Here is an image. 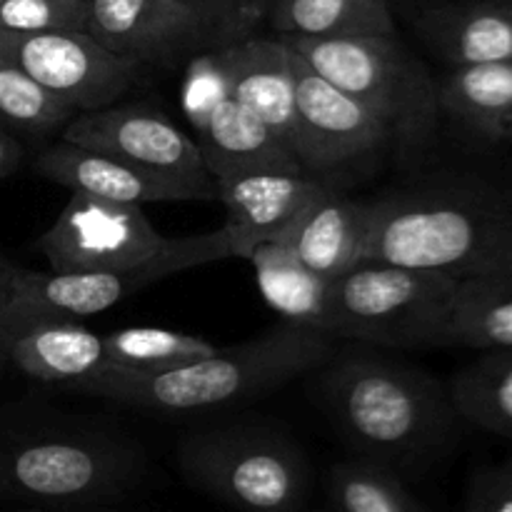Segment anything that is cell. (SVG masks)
Listing matches in <instances>:
<instances>
[{"mask_svg": "<svg viewBox=\"0 0 512 512\" xmlns=\"http://www.w3.org/2000/svg\"><path fill=\"white\" fill-rule=\"evenodd\" d=\"M8 363L38 383L63 385L65 390L108 368L103 335L78 320H48L18 330Z\"/></svg>", "mask_w": 512, "mask_h": 512, "instance_id": "obj_20", "label": "cell"}, {"mask_svg": "<svg viewBox=\"0 0 512 512\" xmlns=\"http://www.w3.org/2000/svg\"><path fill=\"white\" fill-rule=\"evenodd\" d=\"M35 168L43 178L63 185L70 193L90 198L113 200V203L145 205L175 203V200H198L185 185L145 173L118 158L68 143L60 138L35 158Z\"/></svg>", "mask_w": 512, "mask_h": 512, "instance_id": "obj_17", "label": "cell"}, {"mask_svg": "<svg viewBox=\"0 0 512 512\" xmlns=\"http://www.w3.org/2000/svg\"><path fill=\"white\" fill-rule=\"evenodd\" d=\"M60 138L185 185L198 200L215 198V180L205 168L198 143L150 105L113 103L75 113L60 130Z\"/></svg>", "mask_w": 512, "mask_h": 512, "instance_id": "obj_10", "label": "cell"}, {"mask_svg": "<svg viewBox=\"0 0 512 512\" xmlns=\"http://www.w3.org/2000/svg\"><path fill=\"white\" fill-rule=\"evenodd\" d=\"M70 512H110V510H103L98 505V508H80V510H70Z\"/></svg>", "mask_w": 512, "mask_h": 512, "instance_id": "obj_36", "label": "cell"}, {"mask_svg": "<svg viewBox=\"0 0 512 512\" xmlns=\"http://www.w3.org/2000/svg\"><path fill=\"white\" fill-rule=\"evenodd\" d=\"M363 260L455 280L512 273V198L458 175L395 185L370 200Z\"/></svg>", "mask_w": 512, "mask_h": 512, "instance_id": "obj_1", "label": "cell"}, {"mask_svg": "<svg viewBox=\"0 0 512 512\" xmlns=\"http://www.w3.org/2000/svg\"><path fill=\"white\" fill-rule=\"evenodd\" d=\"M183 105L213 180L255 170H303L293 150L225 90L208 53L190 63Z\"/></svg>", "mask_w": 512, "mask_h": 512, "instance_id": "obj_12", "label": "cell"}, {"mask_svg": "<svg viewBox=\"0 0 512 512\" xmlns=\"http://www.w3.org/2000/svg\"><path fill=\"white\" fill-rule=\"evenodd\" d=\"M75 110L35 83L30 75L0 58V123L33 138H45L65 128Z\"/></svg>", "mask_w": 512, "mask_h": 512, "instance_id": "obj_28", "label": "cell"}, {"mask_svg": "<svg viewBox=\"0 0 512 512\" xmlns=\"http://www.w3.org/2000/svg\"><path fill=\"white\" fill-rule=\"evenodd\" d=\"M0 58L30 75L75 113L118 103L143 73V65L105 50L85 30H0Z\"/></svg>", "mask_w": 512, "mask_h": 512, "instance_id": "obj_11", "label": "cell"}, {"mask_svg": "<svg viewBox=\"0 0 512 512\" xmlns=\"http://www.w3.org/2000/svg\"><path fill=\"white\" fill-rule=\"evenodd\" d=\"M175 3L200 20L215 45L243 38L240 33L255 20L248 0H175Z\"/></svg>", "mask_w": 512, "mask_h": 512, "instance_id": "obj_30", "label": "cell"}, {"mask_svg": "<svg viewBox=\"0 0 512 512\" xmlns=\"http://www.w3.org/2000/svg\"><path fill=\"white\" fill-rule=\"evenodd\" d=\"M445 345L512 348V273L460 280L445 325Z\"/></svg>", "mask_w": 512, "mask_h": 512, "instance_id": "obj_24", "label": "cell"}, {"mask_svg": "<svg viewBox=\"0 0 512 512\" xmlns=\"http://www.w3.org/2000/svg\"><path fill=\"white\" fill-rule=\"evenodd\" d=\"M255 270V283L265 303L283 320L308 325L323 333L325 298L330 280L305 268L298 255L283 240L263 243L248 255Z\"/></svg>", "mask_w": 512, "mask_h": 512, "instance_id": "obj_23", "label": "cell"}, {"mask_svg": "<svg viewBox=\"0 0 512 512\" xmlns=\"http://www.w3.org/2000/svg\"><path fill=\"white\" fill-rule=\"evenodd\" d=\"M323 368L325 403L358 458L403 478L443 453L455 410L433 375L365 348L335 350Z\"/></svg>", "mask_w": 512, "mask_h": 512, "instance_id": "obj_2", "label": "cell"}, {"mask_svg": "<svg viewBox=\"0 0 512 512\" xmlns=\"http://www.w3.org/2000/svg\"><path fill=\"white\" fill-rule=\"evenodd\" d=\"M325 512H433L393 470L353 458L333 465L325 485Z\"/></svg>", "mask_w": 512, "mask_h": 512, "instance_id": "obj_27", "label": "cell"}, {"mask_svg": "<svg viewBox=\"0 0 512 512\" xmlns=\"http://www.w3.org/2000/svg\"><path fill=\"white\" fill-rule=\"evenodd\" d=\"M85 0H0V30L55 33L85 30Z\"/></svg>", "mask_w": 512, "mask_h": 512, "instance_id": "obj_29", "label": "cell"}, {"mask_svg": "<svg viewBox=\"0 0 512 512\" xmlns=\"http://www.w3.org/2000/svg\"><path fill=\"white\" fill-rule=\"evenodd\" d=\"M443 118L488 143H512V60L453 65L438 78Z\"/></svg>", "mask_w": 512, "mask_h": 512, "instance_id": "obj_21", "label": "cell"}, {"mask_svg": "<svg viewBox=\"0 0 512 512\" xmlns=\"http://www.w3.org/2000/svg\"><path fill=\"white\" fill-rule=\"evenodd\" d=\"M465 512H512V460L488 465L473 475Z\"/></svg>", "mask_w": 512, "mask_h": 512, "instance_id": "obj_31", "label": "cell"}, {"mask_svg": "<svg viewBox=\"0 0 512 512\" xmlns=\"http://www.w3.org/2000/svg\"><path fill=\"white\" fill-rule=\"evenodd\" d=\"M178 468L193 488L240 512H303L310 473L298 445L258 425L190 430Z\"/></svg>", "mask_w": 512, "mask_h": 512, "instance_id": "obj_7", "label": "cell"}, {"mask_svg": "<svg viewBox=\"0 0 512 512\" xmlns=\"http://www.w3.org/2000/svg\"><path fill=\"white\" fill-rule=\"evenodd\" d=\"M420 40L448 68L512 60V0H458L423 10Z\"/></svg>", "mask_w": 512, "mask_h": 512, "instance_id": "obj_18", "label": "cell"}, {"mask_svg": "<svg viewBox=\"0 0 512 512\" xmlns=\"http://www.w3.org/2000/svg\"><path fill=\"white\" fill-rule=\"evenodd\" d=\"M370 233V200H355L343 188L325 193L283 238L300 263L333 280L363 263Z\"/></svg>", "mask_w": 512, "mask_h": 512, "instance_id": "obj_19", "label": "cell"}, {"mask_svg": "<svg viewBox=\"0 0 512 512\" xmlns=\"http://www.w3.org/2000/svg\"><path fill=\"white\" fill-rule=\"evenodd\" d=\"M333 188H340L338 180L305 170H255L215 180V198L228 213L225 228L233 238L235 258L248 260L258 245L283 240Z\"/></svg>", "mask_w": 512, "mask_h": 512, "instance_id": "obj_14", "label": "cell"}, {"mask_svg": "<svg viewBox=\"0 0 512 512\" xmlns=\"http://www.w3.org/2000/svg\"><path fill=\"white\" fill-rule=\"evenodd\" d=\"M235 258L228 228L215 233L168 238L165 248L148 263L125 270H70V273H38L18 268L0 318L15 330L48 320H85L115 308L148 285L183 273L188 268Z\"/></svg>", "mask_w": 512, "mask_h": 512, "instance_id": "obj_8", "label": "cell"}, {"mask_svg": "<svg viewBox=\"0 0 512 512\" xmlns=\"http://www.w3.org/2000/svg\"><path fill=\"white\" fill-rule=\"evenodd\" d=\"M103 345L108 368L133 375L160 373V370L205 358L220 348L205 340L203 335L153 328V325H133V328L105 333Z\"/></svg>", "mask_w": 512, "mask_h": 512, "instance_id": "obj_26", "label": "cell"}, {"mask_svg": "<svg viewBox=\"0 0 512 512\" xmlns=\"http://www.w3.org/2000/svg\"><path fill=\"white\" fill-rule=\"evenodd\" d=\"M3 365H5V363H0V370H3Z\"/></svg>", "mask_w": 512, "mask_h": 512, "instance_id": "obj_38", "label": "cell"}, {"mask_svg": "<svg viewBox=\"0 0 512 512\" xmlns=\"http://www.w3.org/2000/svg\"><path fill=\"white\" fill-rule=\"evenodd\" d=\"M263 3L265 0H248V5H250V10H253L255 18H260V15H263Z\"/></svg>", "mask_w": 512, "mask_h": 512, "instance_id": "obj_35", "label": "cell"}, {"mask_svg": "<svg viewBox=\"0 0 512 512\" xmlns=\"http://www.w3.org/2000/svg\"><path fill=\"white\" fill-rule=\"evenodd\" d=\"M148 460L110 425L50 413L0 428V500L35 508H98L135 490Z\"/></svg>", "mask_w": 512, "mask_h": 512, "instance_id": "obj_4", "label": "cell"}, {"mask_svg": "<svg viewBox=\"0 0 512 512\" xmlns=\"http://www.w3.org/2000/svg\"><path fill=\"white\" fill-rule=\"evenodd\" d=\"M208 55L225 90L293 150L295 75L288 40L248 35L215 45Z\"/></svg>", "mask_w": 512, "mask_h": 512, "instance_id": "obj_16", "label": "cell"}, {"mask_svg": "<svg viewBox=\"0 0 512 512\" xmlns=\"http://www.w3.org/2000/svg\"><path fill=\"white\" fill-rule=\"evenodd\" d=\"M85 33L133 63H163L213 43L193 13L175 0H85Z\"/></svg>", "mask_w": 512, "mask_h": 512, "instance_id": "obj_15", "label": "cell"}, {"mask_svg": "<svg viewBox=\"0 0 512 512\" xmlns=\"http://www.w3.org/2000/svg\"><path fill=\"white\" fill-rule=\"evenodd\" d=\"M295 143L300 168L310 175L343 180L380 155L395 153L383 120L375 118L353 95L315 73L293 50Z\"/></svg>", "mask_w": 512, "mask_h": 512, "instance_id": "obj_9", "label": "cell"}, {"mask_svg": "<svg viewBox=\"0 0 512 512\" xmlns=\"http://www.w3.org/2000/svg\"><path fill=\"white\" fill-rule=\"evenodd\" d=\"M448 395L465 423L512 438V348L483 350L478 360L455 373Z\"/></svg>", "mask_w": 512, "mask_h": 512, "instance_id": "obj_25", "label": "cell"}, {"mask_svg": "<svg viewBox=\"0 0 512 512\" xmlns=\"http://www.w3.org/2000/svg\"><path fill=\"white\" fill-rule=\"evenodd\" d=\"M263 15L285 40L395 35L388 0H265Z\"/></svg>", "mask_w": 512, "mask_h": 512, "instance_id": "obj_22", "label": "cell"}, {"mask_svg": "<svg viewBox=\"0 0 512 512\" xmlns=\"http://www.w3.org/2000/svg\"><path fill=\"white\" fill-rule=\"evenodd\" d=\"M23 160V145L0 123V178H8Z\"/></svg>", "mask_w": 512, "mask_h": 512, "instance_id": "obj_32", "label": "cell"}, {"mask_svg": "<svg viewBox=\"0 0 512 512\" xmlns=\"http://www.w3.org/2000/svg\"><path fill=\"white\" fill-rule=\"evenodd\" d=\"M160 235L145 218L143 205L113 203L73 193L55 223L40 235L50 270H125L148 263L165 248Z\"/></svg>", "mask_w": 512, "mask_h": 512, "instance_id": "obj_13", "label": "cell"}, {"mask_svg": "<svg viewBox=\"0 0 512 512\" xmlns=\"http://www.w3.org/2000/svg\"><path fill=\"white\" fill-rule=\"evenodd\" d=\"M333 355V335L283 320L258 338L190 363L145 375L105 368L73 390L155 413H200L283 388L320 370Z\"/></svg>", "mask_w": 512, "mask_h": 512, "instance_id": "obj_3", "label": "cell"}, {"mask_svg": "<svg viewBox=\"0 0 512 512\" xmlns=\"http://www.w3.org/2000/svg\"><path fill=\"white\" fill-rule=\"evenodd\" d=\"M15 273H18V265H13L10 260H5L3 255H0V308H3L5 300H8Z\"/></svg>", "mask_w": 512, "mask_h": 512, "instance_id": "obj_33", "label": "cell"}, {"mask_svg": "<svg viewBox=\"0 0 512 512\" xmlns=\"http://www.w3.org/2000/svg\"><path fill=\"white\" fill-rule=\"evenodd\" d=\"M10 512H45L43 508H25V510H10Z\"/></svg>", "mask_w": 512, "mask_h": 512, "instance_id": "obj_37", "label": "cell"}, {"mask_svg": "<svg viewBox=\"0 0 512 512\" xmlns=\"http://www.w3.org/2000/svg\"><path fill=\"white\" fill-rule=\"evenodd\" d=\"M13 338H15V330L0 318V363H8V350H10V343H13Z\"/></svg>", "mask_w": 512, "mask_h": 512, "instance_id": "obj_34", "label": "cell"}, {"mask_svg": "<svg viewBox=\"0 0 512 512\" xmlns=\"http://www.w3.org/2000/svg\"><path fill=\"white\" fill-rule=\"evenodd\" d=\"M285 40V38H283ZM318 75L383 120L395 153L415 160L435 143L443 120L438 80L395 35L288 40Z\"/></svg>", "mask_w": 512, "mask_h": 512, "instance_id": "obj_5", "label": "cell"}, {"mask_svg": "<svg viewBox=\"0 0 512 512\" xmlns=\"http://www.w3.org/2000/svg\"><path fill=\"white\" fill-rule=\"evenodd\" d=\"M460 280L363 260L328 283L323 333L380 348L445 345Z\"/></svg>", "mask_w": 512, "mask_h": 512, "instance_id": "obj_6", "label": "cell"}]
</instances>
